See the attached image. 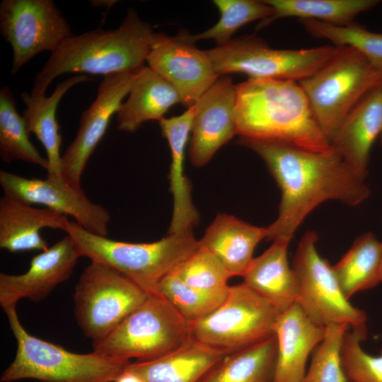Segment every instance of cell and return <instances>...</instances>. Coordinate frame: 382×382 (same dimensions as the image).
<instances>
[{"mask_svg": "<svg viewBox=\"0 0 382 382\" xmlns=\"http://www.w3.org/2000/svg\"><path fill=\"white\" fill-rule=\"evenodd\" d=\"M238 144L258 154L281 190L277 219L267 238H292L307 215L327 200L357 206L370 195L365 178L332 148L316 152L276 141L240 138Z\"/></svg>", "mask_w": 382, "mask_h": 382, "instance_id": "cell-1", "label": "cell"}, {"mask_svg": "<svg viewBox=\"0 0 382 382\" xmlns=\"http://www.w3.org/2000/svg\"><path fill=\"white\" fill-rule=\"evenodd\" d=\"M240 138L284 142L316 152L332 149L298 81L253 79L236 84Z\"/></svg>", "mask_w": 382, "mask_h": 382, "instance_id": "cell-2", "label": "cell"}, {"mask_svg": "<svg viewBox=\"0 0 382 382\" xmlns=\"http://www.w3.org/2000/svg\"><path fill=\"white\" fill-rule=\"evenodd\" d=\"M154 32L133 8L113 30L97 28L66 39L37 74L33 96H45L50 83L64 74L86 73L103 76L134 71L144 66Z\"/></svg>", "mask_w": 382, "mask_h": 382, "instance_id": "cell-3", "label": "cell"}, {"mask_svg": "<svg viewBox=\"0 0 382 382\" xmlns=\"http://www.w3.org/2000/svg\"><path fill=\"white\" fill-rule=\"evenodd\" d=\"M65 233L81 257L108 265L128 277L149 295L159 294L160 281L199 246L192 231L168 234L152 243H128L93 233L68 221Z\"/></svg>", "mask_w": 382, "mask_h": 382, "instance_id": "cell-4", "label": "cell"}, {"mask_svg": "<svg viewBox=\"0 0 382 382\" xmlns=\"http://www.w3.org/2000/svg\"><path fill=\"white\" fill-rule=\"evenodd\" d=\"M4 311L17 342V351L12 363L2 373V382L22 379L42 382H114L131 363L95 352H69L30 335L21 325L16 306Z\"/></svg>", "mask_w": 382, "mask_h": 382, "instance_id": "cell-5", "label": "cell"}, {"mask_svg": "<svg viewBox=\"0 0 382 382\" xmlns=\"http://www.w3.org/2000/svg\"><path fill=\"white\" fill-rule=\"evenodd\" d=\"M381 81L382 74L363 54L339 47L328 62L299 83L330 141L350 111Z\"/></svg>", "mask_w": 382, "mask_h": 382, "instance_id": "cell-6", "label": "cell"}, {"mask_svg": "<svg viewBox=\"0 0 382 382\" xmlns=\"http://www.w3.org/2000/svg\"><path fill=\"white\" fill-rule=\"evenodd\" d=\"M189 337V323L163 296L154 294L93 348L110 358L145 361L175 350Z\"/></svg>", "mask_w": 382, "mask_h": 382, "instance_id": "cell-7", "label": "cell"}, {"mask_svg": "<svg viewBox=\"0 0 382 382\" xmlns=\"http://www.w3.org/2000/svg\"><path fill=\"white\" fill-rule=\"evenodd\" d=\"M281 313L243 282L229 287L214 311L189 323L190 337L224 354L235 352L273 336Z\"/></svg>", "mask_w": 382, "mask_h": 382, "instance_id": "cell-8", "label": "cell"}, {"mask_svg": "<svg viewBox=\"0 0 382 382\" xmlns=\"http://www.w3.org/2000/svg\"><path fill=\"white\" fill-rule=\"evenodd\" d=\"M337 47L274 49L260 37L243 35L207 50L216 74H247L253 79L300 81L312 75L336 53Z\"/></svg>", "mask_w": 382, "mask_h": 382, "instance_id": "cell-9", "label": "cell"}, {"mask_svg": "<svg viewBox=\"0 0 382 382\" xmlns=\"http://www.w3.org/2000/svg\"><path fill=\"white\" fill-rule=\"evenodd\" d=\"M149 294L119 271L91 261L74 294L75 316L84 335L96 343L139 307Z\"/></svg>", "mask_w": 382, "mask_h": 382, "instance_id": "cell-10", "label": "cell"}, {"mask_svg": "<svg viewBox=\"0 0 382 382\" xmlns=\"http://www.w3.org/2000/svg\"><path fill=\"white\" fill-rule=\"evenodd\" d=\"M317 241V233L308 231L298 244L292 266L298 283L296 302L312 320L325 327L366 325L365 312L345 296L332 266L319 255Z\"/></svg>", "mask_w": 382, "mask_h": 382, "instance_id": "cell-11", "label": "cell"}, {"mask_svg": "<svg viewBox=\"0 0 382 382\" xmlns=\"http://www.w3.org/2000/svg\"><path fill=\"white\" fill-rule=\"evenodd\" d=\"M0 31L12 47L13 75L37 54L52 53L73 35L70 25L52 0H3Z\"/></svg>", "mask_w": 382, "mask_h": 382, "instance_id": "cell-12", "label": "cell"}, {"mask_svg": "<svg viewBox=\"0 0 382 382\" xmlns=\"http://www.w3.org/2000/svg\"><path fill=\"white\" fill-rule=\"evenodd\" d=\"M139 70L105 76L100 83L96 99L82 113L76 135L62 156V176L70 185L81 188L86 163L129 94Z\"/></svg>", "mask_w": 382, "mask_h": 382, "instance_id": "cell-13", "label": "cell"}, {"mask_svg": "<svg viewBox=\"0 0 382 382\" xmlns=\"http://www.w3.org/2000/svg\"><path fill=\"white\" fill-rule=\"evenodd\" d=\"M0 184L5 195L29 204H41L64 216H71L87 231L108 236L109 212L92 202L82 188L68 184L62 177L27 178L0 171Z\"/></svg>", "mask_w": 382, "mask_h": 382, "instance_id": "cell-14", "label": "cell"}, {"mask_svg": "<svg viewBox=\"0 0 382 382\" xmlns=\"http://www.w3.org/2000/svg\"><path fill=\"white\" fill-rule=\"evenodd\" d=\"M146 62L175 88L181 104L187 108L195 105L219 77L207 50L178 35L154 33Z\"/></svg>", "mask_w": 382, "mask_h": 382, "instance_id": "cell-15", "label": "cell"}, {"mask_svg": "<svg viewBox=\"0 0 382 382\" xmlns=\"http://www.w3.org/2000/svg\"><path fill=\"white\" fill-rule=\"evenodd\" d=\"M236 85L227 75L217 79L196 103L188 155L193 166L206 165L216 152L237 135Z\"/></svg>", "mask_w": 382, "mask_h": 382, "instance_id": "cell-16", "label": "cell"}, {"mask_svg": "<svg viewBox=\"0 0 382 382\" xmlns=\"http://www.w3.org/2000/svg\"><path fill=\"white\" fill-rule=\"evenodd\" d=\"M81 255L71 238L66 235L47 250L33 256L28 270L18 275L0 274V304L4 311L16 306L23 298L44 300L72 274Z\"/></svg>", "mask_w": 382, "mask_h": 382, "instance_id": "cell-17", "label": "cell"}, {"mask_svg": "<svg viewBox=\"0 0 382 382\" xmlns=\"http://www.w3.org/2000/svg\"><path fill=\"white\" fill-rule=\"evenodd\" d=\"M325 330L297 302L280 313L274 328L277 359L274 382L302 381L308 357L323 340Z\"/></svg>", "mask_w": 382, "mask_h": 382, "instance_id": "cell-18", "label": "cell"}, {"mask_svg": "<svg viewBox=\"0 0 382 382\" xmlns=\"http://www.w3.org/2000/svg\"><path fill=\"white\" fill-rule=\"evenodd\" d=\"M381 135L382 81L350 111L330 143L344 160L366 178L371 148Z\"/></svg>", "mask_w": 382, "mask_h": 382, "instance_id": "cell-19", "label": "cell"}, {"mask_svg": "<svg viewBox=\"0 0 382 382\" xmlns=\"http://www.w3.org/2000/svg\"><path fill=\"white\" fill-rule=\"evenodd\" d=\"M195 105L182 114L158 121L161 131L169 144L171 163L168 175L173 208L168 234L192 231L199 220L191 196V184L184 173L187 144L191 134Z\"/></svg>", "mask_w": 382, "mask_h": 382, "instance_id": "cell-20", "label": "cell"}, {"mask_svg": "<svg viewBox=\"0 0 382 382\" xmlns=\"http://www.w3.org/2000/svg\"><path fill=\"white\" fill-rule=\"evenodd\" d=\"M69 219L50 209L37 208L5 195L0 199V248L11 253L49 247L42 237L44 228L64 231Z\"/></svg>", "mask_w": 382, "mask_h": 382, "instance_id": "cell-21", "label": "cell"}, {"mask_svg": "<svg viewBox=\"0 0 382 382\" xmlns=\"http://www.w3.org/2000/svg\"><path fill=\"white\" fill-rule=\"evenodd\" d=\"M267 227H258L227 214H219L199 245L214 253L231 276L243 277L254 258L256 245L267 238Z\"/></svg>", "mask_w": 382, "mask_h": 382, "instance_id": "cell-22", "label": "cell"}, {"mask_svg": "<svg viewBox=\"0 0 382 382\" xmlns=\"http://www.w3.org/2000/svg\"><path fill=\"white\" fill-rule=\"evenodd\" d=\"M127 100L116 114L117 129L136 132L143 123L159 121L173 105L181 103L175 88L149 66L141 67Z\"/></svg>", "mask_w": 382, "mask_h": 382, "instance_id": "cell-23", "label": "cell"}, {"mask_svg": "<svg viewBox=\"0 0 382 382\" xmlns=\"http://www.w3.org/2000/svg\"><path fill=\"white\" fill-rule=\"evenodd\" d=\"M290 241L274 240L261 255L254 258L243 277V283L284 311L296 302L298 283L289 265L287 252Z\"/></svg>", "mask_w": 382, "mask_h": 382, "instance_id": "cell-24", "label": "cell"}, {"mask_svg": "<svg viewBox=\"0 0 382 382\" xmlns=\"http://www.w3.org/2000/svg\"><path fill=\"white\" fill-rule=\"evenodd\" d=\"M224 354L189 337L156 359L130 363L127 370L144 382H197Z\"/></svg>", "mask_w": 382, "mask_h": 382, "instance_id": "cell-25", "label": "cell"}, {"mask_svg": "<svg viewBox=\"0 0 382 382\" xmlns=\"http://www.w3.org/2000/svg\"><path fill=\"white\" fill-rule=\"evenodd\" d=\"M89 81L91 79L86 75L79 74L69 77L58 83L50 96H33L28 92L21 94V100L25 105L22 116L28 133H33L45 149L49 176L62 177L60 155L62 139L56 118L58 104L71 88Z\"/></svg>", "mask_w": 382, "mask_h": 382, "instance_id": "cell-26", "label": "cell"}, {"mask_svg": "<svg viewBox=\"0 0 382 382\" xmlns=\"http://www.w3.org/2000/svg\"><path fill=\"white\" fill-rule=\"evenodd\" d=\"M275 335L250 347L224 354L197 382H274Z\"/></svg>", "mask_w": 382, "mask_h": 382, "instance_id": "cell-27", "label": "cell"}, {"mask_svg": "<svg viewBox=\"0 0 382 382\" xmlns=\"http://www.w3.org/2000/svg\"><path fill=\"white\" fill-rule=\"evenodd\" d=\"M332 268L348 299L376 286L382 282V243L372 233L362 234Z\"/></svg>", "mask_w": 382, "mask_h": 382, "instance_id": "cell-28", "label": "cell"}, {"mask_svg": "<svg viewBox=\"0 0 382 382\" xmlns=\"http://www.w3.org/2000/svg\"><path fill=\"white\" fill-rule=\"evenodd\" d=\"M273 13L261 21L260 30L279 18L296 17L299 20H314L333 25H347L354 22L361 13L379 4L378 0H265Z\"/></svg>", "mask_w": 382, "mask_h": 382, "instance_id": "cell-29", "label": "cell"}, {"mask_svg": "<svg viewBox=\"0 0 382 382\" xmlns=\"http://www.w3.org/2000/svg\"><path fill=\"white\" fill-rule=\"evenodd\" d=\"M23 116L16 109L9 87L0 90V156L5 163L13 160L35 164L47 170V159L42 156L29 139Z\"/></svg>", "mask_w": 382, "mask_h": 382, "instance_id": "cell-30", "label": "cell"}, {"mask_svg": "<svg viewBox=\"0 0 382 382\" xmlns=\"http://www.w3.org/2000/svg\"><path fill=\"white\" fill-rule=\"evenodd\" d=\"M220 18L217 23L207 30L191 35L185 31L178 35L184 40L195 43L201 40H214L217 46L229 42L232 36L241 28L257 21L269 18L273 9L264 1L255 0H214Z\"/></svg>", "mask_w": 382, "mask_h": 382, "instance_id": "cell-31", "label": "cell"}, {"mask_svg": "<svg viewBox=\"0 0 382 382\" xmlns=\"http://www.w3.org/2000/svg\"><path fill=\"white\" fill-rule=\"evenodd\" d=\"M299 21L314 37L327 40L335 47H347L357 50L382 74L381 33L370 31L356 22L337 25L314 20Z\"/></svg>", "mask_w": 382, "mask_h": 382, "instance_id": "cell-32", "label": "cell"}, {"mask_svg": "<svg viewBox=\"0 0 382 382\" xmlns=\"http://www.w3.org/2000/svg\"><path fill=\"white\" fill-rule=\"evenodd\" d=\"M229 286L218 290H202L190 286L173 272L158 285V293L168 300L188 322L199 320L209 315L226 300Z\"/></svg>", "mask_w": 382, "mask_h": 382, "instance_id": "cell-33", "label": "cell"}, {"mask_svg": "<svg viewBox=\"0 0 382 382\" xmlns=\"http://www.w3.org/2000/svg\"><path fill=\"white\" fill-rule=\"evenodd\" d=\"M349 328L346 324L326 326L324 338L314 349L301 382H349L342 364L341 347Z\"/></svg>", "mask_w": 382, "mask_h": 382, "instance_id": "cell-34", "label": "cell"}, {"mask_svg": "<svg viewBox=\"0 0 382 382\" xmlns=\"http://www.w3.org/2000/svg\"><path fill=\"white\" fill-rule=\"evenodd\" d=\"M173 272L187 285L209 291L228 287L232 277L214 253L199 245Z\"/></svg>", "mask_w": 382, "mask_h": 382, "instance_id": "cell-35", "label": "cell"}, {"mask_svg": "<svg viewBox=\"0 0 382 382\" xmlns=\"http://www.w3.org/2000/svg\"><path fill=\"white\" fill-rule=\"evenodd\" d=\"M344 336L341 360L349 382H382V349L380 355L366 353L361 346L366 339V325L350 328Z\"/></svg>", "mask_w": 382, "mask_h": 382, "instance_id": "cell-36", "label": "cell"}, {"mask_svg": "<svg viewBox=\"0 0 382 382\" xmlns=\"http://www.w3.org/2000/svg\"><path fill=\"white\" fill-rule=\"evenodd\" d=\"M114 382H143L142 380L134 373L126 371Z\"/></svg>", "mask_w": 382, "mask_h": 382, "instance_id": "cell-37", "label": "cell"}, {"mask_svg": "<svg viewBox=\"0 0 382 382\" xmlns=\"http://www.w3.org/2000/svg\"><path fill=\"white\" fill-rule=\"evenodd\" d=\"M116 2L117 1H112V0H96V1H91V4L96 7L106 6L109 8Z\"/></svg>", "mask_w": 382, "mask_h": 382, "instance_id": "cell-38", "label": "cell"}, {"mask_svg": "<svg viewBox=\"0 0 382 382\" xmlns=\"http://www.w3.org/2000/svg\"><path fill=\"white\" fill-rule=\"evenodd\" d=\"M380 140H381V144H382V135H381V137H380Z\"/></svg>", "mask_w": 382, "mask_h": 382, "instance_id": "cell-39", "label": "cell"}, {"mask_svg": "<svg viewBox=\"0 0 382 382\" xmlns=\"http://www.w3.org/2000/svg\"><path fill=\"white\" fill-rule=\"evenodd\" d=\"M144 382V381H143Z\"/></svg>", "mask_w": 382, "mask_h": 382, "instance_id": "cell-40", "label": "cell"}]
</instances>
